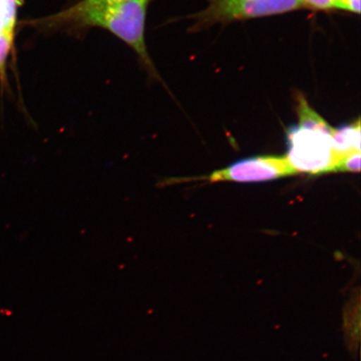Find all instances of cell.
I'll return each instance as SVG.
<instances>
[{
    "mask_svg": "<svg viewBox=\"0 0 361 361\" xmlns=\"http://www.w3.org/2000/svg\"><path fill=\"white\" fill-rule=\"evenodd\" d=\"M151 0H121L100 7L75 10L71 6L33 21L44 31L80 30L102 28L109 31L133 49L140 61L153 78H158L147 51L146 20Z\"/></svg>",
    "mask_w": 361,
    "mask_h": 361,
    "instance_id": "6da1fadb",
    "label": "cell"
},
{
    "mask_svg": "<svg viewBox=\"0 0 361 361\" xmlns=\"http://www.w3.org/2000/svg\"><path fill=\"white\" fill-rule=\"evenodd\" d=\"M299 123L287 129L286 160L297 171L310 175L333 173L338 161L334 149V128L310 104L303 102L296 108Z\"/></svg>",
    "mask_w": 361,
    "mask_h": 361,
    "instance_id": "7a4b0ae2",
    "label": "cell"
},
{
    "mask_svg": "<svg viewBox=\"0 0 361 361\" xmlns=\"http://www.w3.org/2000/svg\"><path fill=\"white\" fill-rule=\"evenodd\" d=\"M209 6L193 18V30L237 20L281 15L303 8L300 0H207Z\"/></svg>",
    "mask_w": 361,
    "mask_h": 361,
    "instance_id": "3957f363",
    "label": "cell"
},
{
    "mask_svg": "<svg viewBox=\"0 0 361 361\" xmlns=\"http://www.w3.org/2000/svg\"><path fill=\"white\" fill-rule=\"evenodd\" d=\"M284 157L264 156L247 158L234 162L210 174L211 183H260L296 175Z\"/></svg>",
    "mask_w": 361,
    "mask_h": 361,
    "instance_id": "277c9868",
    "label": "cell"
},
{
    "mask_svg": "<svg viewBox=\"0 0 361 361\" xmlns=\"http://www.w3.org/2000/svg\"><path fill=\"white\" fill-rule=\"evenodd\" d=\"M332 141L334 149L338 160L342 157L353 152H360L361 133L360 119L355 123L342 126L333 130Z\"/></svg>",
    "mask_w": 361,
    "mask_h": 361,
    "instance_id": "5b68a950",
    "label": "cell"
},
{
    "mask_svg": "<svg viewBox=\"0 0 361 361\" xmlns=\"http://www.w3.org/2000/svg\"><path fill=\"white\" fill-rule=\"evenodd\" d=\"M15 34L0 19V80L6 82V68L8 58L15 47Z\"/></svg>",
    "mask_w": 361,
    "mask_h": 361,
    "instance_id": "8992f818",
    "label": "cell"
},
{
    "mask_svg": "<svg viewBox=\"0 0 361 361\" xmlns=\"http://www.w3.org/2000/svg\"><path fill=\"white\" fill-rule=\"evenodd\" d=\"M23 4V0H0V19L8 29L15 31L17 24L18 11Z\"/></svg>",
    "mask_w": 361,
    "mask_h": 361,
    "instance_id": "52a82bcc",
    "label": "cell"
},
{
    "mask_svg": "<svg viewBox=\"0 0 361 361\" xmlns=\"http://www.w3.org/2000/svg\"><path fill=\"white\" fill-rule=\"evenodd\" d=\"M360 152H353L342 157L337 162L333 173H360Z\"/></svg>",
    "mask_w": 361,
    "mask_h": 361,
    "instance_id": "ba28073f",
    "label": "cell"
},
{
    "mask_svg": "<svg viewBox=\"0 0 361 361\" xmlns=\"http://www.w3.org/2000/svg\"><path fill=\"white\" fill-rule=\"evenodd\" d=\"M303 7L314 11H331L336 8V0H300Z\"/></svg>",
    "mask_w": 361,
    "mask_h": 361,
    "instance_id": "9c48e42d",
    "label": "cell"
},
{
    "mask_svg": "<svg viewBox=\"0 0 361 361\" xmlns=\"http://www.w3.org/2000/svg\"><path fill=\"white\" fill-rule=\"evenodd\" d=\"M119 1L121 0H80V2L75 4L71 7L75 10H85V8L107 6V4Z\"/></svg>",
    "mask_w": 361,
    "mask_h": 361,
    "instance_id": "30bf717a",
    "label": "cell"
},
{
    "mask_svg": "<svg viewBox=\"0 0 361 361\" xmlns=\"http://www.w3.org/2000/svg\"><path fill=\"white\" fill-rule=\"evenodd\" d=\"M336 8L351 13H360V0H336Z\"/></svg>",
    "mask_w": 361,
    "mask_h": 361,
    "instance_id": "8fae6325",
    "label": "cell"
}]
</instances>
